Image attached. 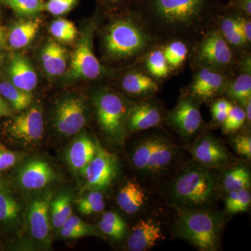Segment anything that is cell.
I'll return each instance as SVG.
<instances>
[{"label": "cell", "mask_w": 251, "mask_h": 251, "mask_svg": "<svg viewBox=\"0 0 251 251\" xmlns=\"http://www.w3.org/2000/svg\"><path fill=\"white\" fill-rule=\"evenodd\" d=\"M226 0H134L132 6L161 41L192 45L215 24Z\"/></svg>", "instance_id": "cell-1"}, {"label": "cell", "mask_w": 251, "mask_h": 251, "mask_svg": "<svg viewBox=\"0 0 251 251\" xmlns=\"http://www.w3.org/2000/svg\"><path fill=\"white\" fill-rule=\"evenodd\" d=\"M123 13L114 17L104 29V55L110 62H139L161 41L134 9Z\"/></svg>", "instance_id": "cell-2"}, {"label": "cell", "mask_w": 251, "mask_h": 251, "mask_svg": "<svg viewBox=\"0 0 251 251\" xmlns=\"http://www.w3.org/2000/svg\"><path fill=\"white\" fill-rule=\"evenodd\" d=\"M209 168L195 163L178 172L167 188L172 204L181 209H206L215 202L219 185Z\"/></svg>", "instance_id": "cell-3"}, {"label": "cell", "mask_w": 251, "mask_h": 251, "mask_svg": "<svg viewBox=\"0 0 251 251\" xmlns=\"http://www.w3.org/2000/svg\"><path fill=\"white\" fill-rule=\"evenodd\" d=\"M223 227L221 214L207 209H183L175 225L180 238L202 251L217 250Z\"/></svg>", "instance_id": "cell-4"}, {"label": "cell", "mask_w": 251, "mask_h": 251, "mask_svg": "<svg viewBox=\"0 0 251 251\" xmlns=\"http://www.w3.org/2000/svg\"><path fill=\"white\" fill-rule=\"evenodd\" d=\"M176 145L161 134L143 137L130 153L133 168L146 176H160L170 171L178 156Z\"/></svg>", "instance_id": "cell-5"}, {"label": "cell", "mask_w": 251, "mask_h": 251, "mask_svg": "<svg viewBox=\"0 0 251 251\" xmlns=\"http://www.w3.org/2000/svg\"><path fill=\"white\" fill-rule=\"evenodd\" d=\"M191 46L190 57L193 69L209 68L229 75L237 69V54L215 25Z\"/></svg>", "instance_id": "cell-6"}, {"label": "cell", "mask_w": 251, "mask_h": 251, "mask_svg": "<svg viewBox=\"0 0 251 251\" xmlns=\"http://www.w3.org/2000/svg\"><path fill=\"white\" fill-rule=\"evenodd\" d=\"M93 103L99 127L107 139L122 145L126 136L129 102L115 91L103 89L94 96Z\"/></svg>", "instance_id": "cell-7"}, {"label": "cell", "mask_w": 251, "mask_h": 251, "mask_svg": "<svg viewBox=\"0 0 251 251\" xmlns=\"http://www.w3.org/2000/svg\"><path fill=\"white\" fill-rule=\"evenodd\" d=\"M96 29L97 23L91 21L81 34L80 40L72 54L70 67L66 72L68 80H93L105 75L106 69L94 52Z\"/></svg>", "instance_id": "cell-8"}, {"label": "cell", "mask_w": 251, "mask_h": 251, "mask_svg": "<svg viewBox=\"0 0 251 251\" xmlns=\"http://www.w3.org/2000/svg\"><path fill=\"white\" fill-rule=\"evenodd\" d=\"M54 126L61 135L72 136L80 133L87 122V108L82 99L71 96L56 105Z\"/></svg>", "instance_id": "cell-9"}, {"label": "cell", "mask_w": 251, "mask_h": 251, "mask_svg": "<svg viewBox=\"0 0 251 251\" xmlns=\"http://www.w3.org/2000/svg\"><path fill=\"white\" fill-rule=\"evenodd\" d=\"M199 102L188 94L180 97L176 106L166 117L168 125L182 138H190L202 128L203 120Z\"/></svg>", "instance_id": "cell-10"}, {"label": "cell", "mask_w": 251, "mask_h": 251, "mask_svg": "<svg viewBox=\"0 0 251 251\" xmlns=\"http://www.w3.org/2000/svg\"><path fill=\"white\" fill-rule=\"evenodd\" d=\"M195 71L188 87V96L198 102H209L225 93L230 75L209 68H198Z\"/></svg>", "instance_id": "cell-11"}, {"label": "cell", "mask_w": 251, "mask_h": 251, "mask_svg": "<svg viewBox=\"0 0 251 251\" xmlns=\"http://www.w3.org/2000/svg\"><path fill=\"white\" fill-rule=\"evenodd\" d=\"M117 173L115 156L97 143V152L84 171L86 186L92 191H102L108 188Z\"/></svg>", "instance_id": "cell-12"}, {"label": "cell", "mask_w": 251, "mask_h": 251, "mask_svg": "<svg viewBox=\"0 0 251 251\" xmlns=\"http://www.w3.org/2000/svg\"><path fill=\"white\" fill-rule=\"evenodd\" d=\"M10 136L23 147L35 145L44 133L43 113L37 107H31L15 117L8 128Z\"/></svg>", "instance_id": "cell-13"}, {"label": "cell", "mask_w": 251, "mask_h": 251, "mask_svg": "<svg viewBox=\"0 0 251 251\" xmlns=\"http://www.w3.org/2000/svg\"><path fill=\"white\" fill-rule=\"evenodd\" d=\"M198 164L209 168H224L230 162V155L226 148L212 135H200L188 148Z\"/></svg>", "instance_id": "cell-14"}, {"label": "cell", "mask_w": 251, "mask_h": 251, "mask_svg": "<svg viewBox=\"0 0 251 251\" xmlns=\"http://www.w3.org/2000/svg\"><path fill=\"white\" fill-rule=\"evenodd\" d=\"M53 193L46 192L33 200L27 213V223L31 237L47 245L50 240V205Z\"/></svg>", "instance_id": "cell-15"}, {"label": "cell", "mask_w": 251, "mask_h": 251, "mask_svg": "<svg viewBox=\"0 0 251 251\" xmlns=\"http://www.w3.org/2000/svg\"><path fill=\"white\" fill-rule=\"evenodd\" d=\"M163 112L159 104L148 98L130 104L127 115V131L136 133L160 126Z\"/></svg>", "instance_id": "cell-16"}, {"label": "cell", "mask_w": 251, "mask_h": 251, "mask_svg": "<svg viewBox=\"0 0 251 251\" xmlns=\"http://www.w3.org/2000/svg\"><path fill=\"white\" fill-rule=\"evenodd\" d=\"M55 176V173L50 165L41 159L27 162L18 173L20 185L28 191H37L46 187Z\"/></svg>", "instance_id": "cell-17"}, {"label": "cell", "mask_w": 251, "mask_h": 251, "mask_svg": "<svg viewBox=\"0 0 251 251\" xmlns=\"http://www.w3.org/2000/svg\"><path fill=\"white\" fill-rule=\"evenodd\" d=\"M163 238L159 223L152 219L140 220L132 229L126 246L130 251H149Z\"/></svg>", "instance_id": "cell-18"}, {"label": "cell", "mask_w": 251, "mask_h": 251, "mask_svg": "<svg viewBox=\"0 0 251 251\" xmlns=\"http://www.w3.org/2000/svg\"><path fill=\"white\" fill-rule=\"evenodd\" d=\"M120 85L125 93L138 98H150L160 90V82L145 69L135 68L122 77Z\"/></svg>", "instance_id": "cell-19"}, {"label": "cell", "mask_w": 251, "mask_h": 251, "mask_svg": "<svg viewBox=\"0 0 251 251\" xmlns=\"http://www.w3.org/2000/svg\"><path fill=\"white\" fill-rule=\"evenodd\" d=\"M215 26L227 44L239 56L249 52L250 46L243 37L234 16V10L221 9L216 18Z\"/></svg>", "instance_id": "cell-20"}, {"label": "cell", "mask_w": 251, "mask_h": 251, "mask_svg": "<svg viewBox=\"0 0 251 251\" xmlns=\"http://www.w3.org/2000/svg\"><path fill=\"white\" fill-rule=\"evenodd\" d=\"M7 73L10 82L21 90L31 92L37 85V74L30 62L22 54L11 57Z\"/></svg>", "instance_id": "cell-21"}, {"label": "cell", "mask_w": 251, "mask_h": 251, "mask_svg": "<svg viewBox=\"0 0 251 251\" xmlns=\"http://www.w3.org/2000/svg\"><path fill=\"white\" fill-rule=\"evenodd\" d=\"M96 152L97 143L88 135L82 133L71 144L66 157L71 168L82 175Z\"/></svg>", "instance_id": "cell-22"}, {"label": "cell", "mask_w": 251, "mask_h": 251, "mask_svg": "<svg viewBox=\"0 0 251 251\" xmlns=\"http://www.w3.org/2000/svg\"><path fill=\"white\" fill-rule=\"evenodd\" d=\"M41 61L48 75L52 77L60 76L67 70V49L58 43L50 41L41 50Z\"/></svg>", "instance_id": "cell-23"}, {"label": "cell", "mask_w": 251, "mask_h": 251, "mask_svg": "<svg viewBox=\"0 0 251 251\" xmlns=\"http://www.w3.org/2000/svg\"><path fill=\"white\" fill-rule=\"evenodd\" d=\"M146 202L143 188L138 183L128 181L119 191L117 196L118 206L126 214L133 215L142 209Z\"/></svg>", "instance_id": "cell-24"}, {"label": "cell", "mask_w": 251, "mask_h": 251, "mask_svg": "<svg viewBox=\"0 0 251 251\" xmlns=\"http://www.w3.org/2000/svg\"><path fill=\"white\" fill-rule=\"evenodd\" d=\"M39 20H26L18 22L9 34V44L12 49H22L29 45L40 29Z\"/></svg>", "instance_id": "cell-25"}, {"label": "cell", "mask_w": 251, "mask_h": 251, "mask_svg": "<svg viewBox=\"0 0 251 251\" xmlns=\"http://www.w3.org/2000/svg\"><path fill=\"white\" fill-rule=\"evenodd\" d=\"M141 62L144 69L158 81L168 78L173 73L163 54L161 43L148 51Z\"/></svg>", "instance_id": "cell-26"}, {"label": "cell", "mask_w": 251, "mask_h": 251, "mask_svg": "<svg viewBox=\"0 0 251 251\" xmlns=\"http://www.w3.org/2000/svg\"><path fill=\"white\" fill-rule=\"evenodd\" d=\"M163 54L172 72L179 70L190 56V44L181 39H171L161 43Z\"/></svg>", "instance_id": "cell-27"}, {"label": "cell", "mask_w": 251, "mask_h": 251, "mask_svg": "<svg viewBox=\"0 0 251 251\" xmlns=\"http://www.w3.org/2000/svg\"><path fill=\"white\" fill-rule=\"evenodd\" d=\"M225 93L244 108L251 99V74L239 72L234 78L231 77Z\"/></svg>", "instance_id": "cell-28"}, {"label": "cell", "mask_w": 251, "mask_h": 251, "mask_svg": "<svg viewBox=\"0 0 251 251\" xmlns=\"http://www.w3.org/2000/svg\"><path fill=\"white\" fill-rule=\"evenodd\" d=\"M0 94L16 111L27 110L32 102V94L18 88L10 81L0 82Z\"/></svg>", "instance_id": "cell-29"}, {"label": "cell", "mask_w": 251, "mask_h": 251, "mask_svg": "<svg viewBox=\"0 0 251 251\" xmlns=\"http://www.w3.org/2000/svg\"><path fill=\"white\" fill-rule=\"evenodd\" d=\"M72 196L69 193H62L52 198L50 205V215L53 227L62 228L72 214Z\"/></svg>", "instance_id": "cell-30"}, {"label": "cell", "mask_w": 251, "mask_h": 251, "mask_svg": "<svg viewBox=\"0 0 251 251\" xmlns=\"http://www.w3.org/2000/svg\"><path fill=\"white\" fill-rule=\"evenodd\" d=\"M100 232L116 240H121L126 234L127 226L121 216L114 211L105 212L99 224Z\"/></svg>", "instance_id": "cell-31"}, {"label": "cell", "mask_w": 251, "mask_h": 251, "mask_svg": "<svg viewBox=\"0 0 251 251\" xmlns=\"http://www.w3.org/2000/svg\"><path fill=\"white\" fill-rule=\"evenodd\" d=\"M250 186V172L244 166L233 167L224 174L223 187L227 193L231 191L249 188Z\"/></svg>", "instance_id": "cell-32"}, {"label": "cell", "mask_w": 251, "mask_h": 251, "mask_svg": "<svg viewBox=\"0 0 251 251\" xmlns=\"http://www.w3.org/2000/svg\"><path fill=\"white\" fill-rule=\"evenodd\" d=\"M251 202V193L248 188L231 191L226 198V211L231 214L244 212L249 209Z\"/></svg>", "instance_id": "cell-33"}, {"label": "cell", "mask_w": 251, "mask_h": 251, "mask_svg": "<svg viewBox=\"0 0 251 251\" xmlns=\"http://www.w3.org/2000/svg\"><path fill=\"white\" fill-rule=\"evenodd\" d=\"M49 30L53 37L62 43L72 42L76 39L78 34L74 23L62 18L53 21Z\"/></svg>", "instance_id": "cell-34"}, {"label": "cell", "mask_w": 251, "mask_h": 251, "mask_svg": "<svg viewBox=\"0 0 251 251\" xmlns=\"http://www.w3.org/2000/svg\"><path fill=\"white\" fill-rule=\"evenodd\" d=\"M103 198L100 191H92L85 197L77 200L75 203L79 212L83 215H90L101 212L105 209V203Z\"/></svg>", "instance_id": "cell-35"}, {"label": "cell", "mask_w": 251, "mask_h": 251, "mask_svg": "<svg viewBox=\"0 0 251 251\" xmlns=\"http://www.w3.org/2000/svg\"><path fill=\"white\" fill-rule=\"evenodd\" d=\"M6 4L18 16L24 17L35 16L45 11V3L42 0H7Z\"/></svg>", "instance_id": "cell-36"}, {"label": "cell", "mask_w": 251, "mask_h": 251, "mask_svg": "<svg viewBox=\"0 0 251 251\" xmlns=\"http://www.w3.org/2000/svg\"><path fill=\"white\" fill-rule=\"evenodd\" d=\"M21 208L11 195L0 192V222L12 223L19 216Z\"/></svg>", "instance_id": "cell-37"}, {"label": "cell", "mask_w": 251, "mask_h": 251, "mask_svg": "<svg viewBox=\"0 0 251 251\" xmlns=\"http://www.w3.org/2000/svg\"><path fill=\"white\" fill-rule=\"evenodd\" d=\"M246 122L245 110L239 105L232 103L226 121L223 124L225 133H233L240 129Z\"/></svg>", "instance_id": "cell-38"}, {"label": "cell", "mask_w": 251, "mask_h": 251, "mask_svg": "<svg viewBox=\"0 0 251 251\" xmlns=\"http://www.w3.org/2000/svg\"><path fill=\"white\" fill-rule=\"evenodd\" d=\"M78 0H49L45 4V11L53 16L67 14L74 9Z\"/></svg>", "instance_id": "cell-39"}, {"label": "cell", "mask_w": 251, "mask_h": 251, "mask_svg": "<svg viewBox=\"0 0 251 251\" xmlns=\"http://www.w3.org/2000/svg\"><path fill=\"white\" fill-rule=\"evenodd\" d=\"M234 16L238 26H239V30L242 33L243 37L247 41L248 45L251 46V19L250 16H247L241 11L234 10Z\"/></svg>", "instance_id": "cell-40"}, {"label": "cell", "mask_w": 251, "mask_h": 251, "mask_svg": "<svg viewBox=\"0 0 251 251\" xmlns=\"http://www.w3.org/2000/svg\"><path fill=\"white\" fill-rule=\"evenodd\" d=\"M234 147L238 153L251 159V138L250 135H240L234 140Z\"/></svg>", "instance_id": "cell-41"}, {"label": "cell", "mask_w": 251, "mask_h": 251, "mask_svg": "<svg viewBox=\"0 0 251 251\" xmlns=\"http://www.w3.org/2000/svg\"><path fill=\"white\" fill-rule=\"evenodd\" d=\"M223 9L236 10L251 17V0H227Z\"/></svg>", "instance_id": "cell-42"}, {"label": "cell", "mask_w": 251, "mask_h": 251, "mask_svg": "<svg viewBox=\"0 0 251 251\" xmlns=\"http://www.w3.org/2000/svg\"><path fill=\"white\" fill-rule=\"evenodd\" d=\"M60 229V234L63 238L69 239H79L86 237V236L95 235L92 232L85 229L74 228V227H69L64 226Z\"/></svg>", "instance_id": "cell-43"}, {"label": "cell", "mask_w": 251, "mask_h": 251, "mask_svg": "<svg viewBox=\"0 0 251 251\" xmlns=\"http://www.w3.org/2000/svg\"><path fill=\"white\" fill-rule=\"evenodd\" d=\"M17 156L11 151H0V171L9 169L16 164Z\"/></svg>", "instance_id": "cell-44"}, {"label": "cell", "mask_w": 251, "mask_h": 251, "mask_svg": "<svg viewBox=\"0 0 251 251\" xmlns=\"http://www.w3.org/2000/svg\"><path fill=\"white\" fill-rule=\"evenodd\" d=\"M102 4L111 9H126L133 4L134 0H100Z\"/></svg>", "instance_id": "cell-45"}, {"label": "cell", "mask_w": 251, "mask_h": 251, "mask_svg": "<svg viewBox=\"0 0 251 251\" xmlns=\"http://www.w3.org/2000/svg\"><path fill=\"white\" fill-rule=\"evenodd\" d=\"M11 114V107H10L9 104L0 94V117L9 116Z\"/></svg>", "instance_id": "cell-46"}, {"label": "cell", "mask_w": 251, "mask_h": 251, "mask_svg": "<svg viewBox=\"0 0 251 251\" xmlns=\"http://www.w3.org/2000/svg\"><path fill=\"white\" fill-rule=\"evenodd\" d=\"M229 112V111H228ZM228 112L226 111H217V110H211L212 113V117L214 121L216 123L223 125L227 118Z\"/></svg>", "instance_id": "cell-47"}, {"label": "cell", "mask_w": 251, "mask_h": 251, "mask_svg": "<svg viewBox=\"0 0 251 251\" xmlns=\"http://www.w3.org/2000/svg\"><path fill=\"white\" fill-rule=\"evenodd\" d=\"M246 113V121L251 122V99L247 102L244 107Z\"/></svg>", "instance_id": "cell-48"}, {"label": "cell", "mask_w": 251, "mask_h": 251, "mask_svg": "<svg viewBox=\"0 0 251 251\" xmlns=\"http://www.w3.org/2000/svg\"><path fill=\"white\" fill-rule=\"evenodd\" d=\"M4 31H3L2 29H0V46L2 44V43L4 42Z\"/></svg>", "instance_id": "cell-49"}, {"label": "cell", "mask_w": 251, "mask_h": 251, "mask_svg": "<svg viewBox=\"0 0 251 251\" xmlns=\"http://www.w3.org/2000/svg\"><path fill=\"white\" fill-rule=\"evenodd\" d=\"M3 60H4V56L3 54H0V66L2 64Z\"/></svg>", "instance_id": "cell-50"}, {"label": "cell", "mask_w": 251, "mask_h": 251, "mask_svg": "<svg viewBox=\"0 0 251 251\" xmlns=\"http://www.w3.org/2000/svg\"><path fill=\"white\" fill-rule=\"evenodd\" d=\"M6 1H7V0H0V2H3L6 4Z\"/></svg>", "instance_id": "cell-51"}, {"label": "cell", "mask_w": 251, "mask_h": 251, "mask_svg": "<svg viewBox=\"0 0 251 251\" xmlns=\"http://www.w3.org/2000/svg\"><path fill=\"white\" fill-rule=\"evenodd\" d=\"M0 17H1V14H0Z\"/></svg>", "instance_id": "cell-52"}]
</instances>
